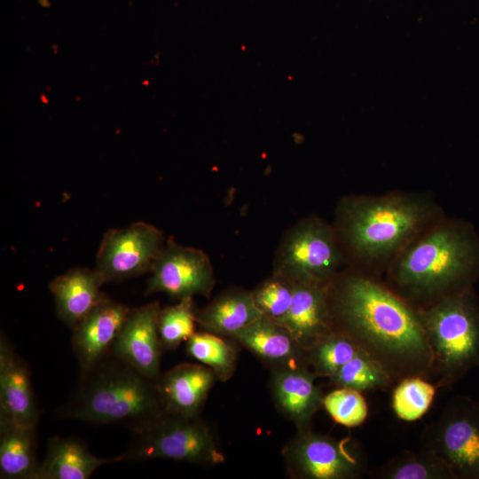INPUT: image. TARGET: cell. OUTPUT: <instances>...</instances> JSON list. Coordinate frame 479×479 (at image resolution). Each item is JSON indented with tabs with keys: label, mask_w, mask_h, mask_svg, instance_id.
<instances>
[{
	"label": "cell",
	"mask_w": 479,
	"mask_h": 479,
	"mask_svg": "<svg viewBox=\"0 0 479 479\" xmlns=\"http://www.w3.org/2000/svg\"><path fill=\"white\" fill-rule=\"evenodd\" d=\"M159 302L130 309L111 353L146 377L161 376L162 347L158 333Z\"/></svg>",
	"instance_id": "obj_12"
},
{
	"label": "cell",
	"mask_w": 479,
	"mask_h": 479,
	"mask_svg": "<svg viewBox=\"0 0 479 479\" xmlns=\"http://www.w3.org/2000/svg\"><path fill=\"white\" fill-rule=\"evenodd\" d=\"M123 460L168 459L200 466L225 461L210 427L200 416L163 412L144 429L132 433Z\"/></svg>",
	"instance_id": "obj_7"
},
{
	"label": "cell",
	"mask_w": 479,
	"mask_h": 479,
	"mask_svg": "<svg viewBox=\"0 0 479 479\" xmlns=\"http://www.w3.org/2000/svg\"><path fill=\"white\" fill-rule=\"evenodd\" d=\"M283 457L288 475L298 479H355L367 468L365 456L353 439H337L310 428L297 430Z\"/></svg>",
	"instance_id": "obj_9"
},
{
	"label": "cell",
	"mask_w": 479,
	"mask_h": 479,
	"mask_svg": "<svg viewBox=\"0 0 479 479\" xmlns=\"http://www.w3.org/2000/svg\"><path fill=\"white\" fill-rule=\"evenodd\" d=\"M147 280L145 295L165 293L179 300L195 295L209 297L216 278L212 263L201 249L169 239L158 254Z\"/></svg>",
	"instance_id": "obj_11"
},
{
	"label": "cell",
	"mask_w": 479,
	"mask_h": 479,
	"mask_svg": "<svg viewBox=\"0 0 479 479\" xmlns=\"http://www.w3.org/2000/svg\"><path fill=\"white\" fill-rule=\"evenodd\" d=\"M233 341L208 331L195 333L185 342V350L224 382L233 376L238 365L239 349Z\"/></svg>",
	"instance_id": "obj_23"
},
{
	"label": "cell",
	"mask_w": 479,
	"mask_h": 479,
	"mask_svg": "<svg viewBox=\"0 0 479 479\" xmlns=\"http://www.w3.org/2000/svg\"><path fill=\"white\" fill-rule=\"evenodd\" d=\"M36 427H27L0 418V476L4 479H35Z\"/></svg>",
	"instance_id": "obj_22"
},
{
	"label": "cell",
	"mask_w": 479,
	"mask_h": 479,
	"mask_svg": "<svg viewBox=\"0 0 479 479\" xmlns=\"http://www.w3.org/2000/svg\"><path fill=\"white\" fill-rule=\"evenodd\" d=\"M122 460V454L98 458L77 438L54 436L35 479H88L100 466Z\"/></svg>",
	"instance_id": "obj_21"
},
{
	"label": "cell",
	"mask_w": 479,
	"mask_h": 479,
	"mask_svg": "<svg viewBox=\"0 0 479 479\" xmlns=\"http://www.w3.org/2000/svg\"><path fill=\"white\" fill-rule=\"evenodd\" d=\"M95 270L72 268L49 284L59 318L73 328L108 296Z\"/></svg>",
	"instance_id": "obj_19"
},
{
	"label": "cell",
	"mask_w": 479,
	"mask_h": 479,
	"mask_svg": "<svg viewBox=\"0 0 479 479\" xmlns=\"http://www.w3.org/2000/svg\"><path fill=\"white\" fill-rule=\"evenodd\" d=\"M196 310L192 298H185L171 306L161 308L158 333L163 350L176 349L196 332Z\"/></svg>",
	"instance_id": "obj_27"
},
{
	"label": "cell",
	"mask_w": 479,
	"mask_h": 479,
	"mask_svg": "<svg viewBox=\"0 0 479 479\" xmlns=\"http://www.w3.org/2000/svg\"><path fill=\"white\" fill-rule=\"evenodd\" d=\"M421 444L448 467L453 479H479V401L451 399L424 429Z\"/></svg>",
	"instance_id": "obj_8"
},
{
	"label": "cell",
	"mask_w": 479,
	"mask_h": 479,
	"mask_svg": "<svg viewBox=\"0 0 479 479\" xmlns=\"http://www.w3.org/2000/svg\"><path fill=\"white\" fill-rule=\"evenodd\" d=\"M262 316L252 291L238 287L223 292L196 310L197 324L204 331L231 339Z\"/></svg>",
	"instance_id": "obj_20"
},
{
	"label": "cell",
	"mask_w": 479,
	"mask_h": 479,
	"mask_svg": "<svg viewBox=\"0 0 479 479\" xmlns=\"http://www.w3.org/2000/svg\"><path fill=\"white\" fill-rule=\"evenodd\" d=\"M130 310L108 297L72 328V348L80 373L111 353Z\"/></svg>",
	"instance_id": "obj_13"
},
{
	"label": "cell",
	"mask_w": 479,
	"mask_h": 479,
	"mask_svg": "<svg viewBox=\"0 0 479 479\" xmlns=\"http://www.w3.org/2000/svg\"><path fill=\"white\" fill-rule=\"evenodd\" d=\"M255 302L263 316L282 325L293 298L294 283L280 275H272L253 291Z\"/></svg>",
	"instance_id": "obj_29"
},
{
	"label": "cell",
	"mask_w": 479,
	"mask_h": 479,
	"mask_svg": "<svg viewBox=\"0 0 479 479\" xmlns=\"http://www.w3.org/2000/svg\"><path fill=\"white\" fill-rule=\"evenodd\" d=\"M443 216L427 192L352 194L338 201L333 226L348 261L366 269L387 268L406 244Z\"/></svg>",
	"instance_id": "obj_3"
},
{
	"label": "cell",
	"mask_w": 479,
	"mask_h": 479,
	"mask_svg": "<svg viewBox=\"0 0 479 479\" xmlns=\"http://www.w3.org/2000/svg\"><path fill=\"white\" fill-rule=\"evenodd\" d=\"M164 244L163 232L145 222L108 230L99 244L94 270L103 284L150 272Z\"/></svg>",
	"instance_id": "obj_10"
},
{
	"label": "cell",
	"mask_w": 479,
	"mask_h": 479,
	"mask_svg": "<svg viewBox=\"0 0 479 479\" xmlns=\"http://www.w3.org/2000/svg\"><path fill=\"white\" fill-rule=\"evenodd\" d=\"M436 390V385L420 376L399 381L392 395V407L396 415L406 421L420 419L431 405Z\"/></svg>",
	"instance_id": "obj_28"
},
{
	"label": "cell",
	"mask_w": 479,
	"mask_h": 479,
	"mask_svg": "<svg viewBox=\"0 0 479 479\" xmlns=\"http://www.w3.org/2000/svg\"><path fill=\"white\" fill-rule=\"evenodd\" d=\"M328 291L334 329L351 338L394 381L432 373V353L409 302L354 271H342Z\"/></svg>",
	"instance_id": "obj_1"
},
{
	"label": "cell",
	"mask_w": 479,
	"mask_h": 479,
	"mask_svg": "<svg viewBox=\"0 0 479 479\" xmlns=\"http://www.w3.org/2000/svg\"><path fill=\"white\" fill-rule=\"evenodd\" d=\"M163 412L156 381L110 353L80 373L75 389L56 414L90 424H118L135 433Z\"/></svg>",
	"instance_id": "obj_4"
},
{
	"label": "cell",
	"mask_w": 479,
	"mask_h": 479,
	"mask_svg": "<svg viewBox=\"0 0 479 479\" xmlns=\"http://www.w3.org/2000/svg\"><path fill=\"white\" fill-rule=\"evenodd\" d=\"M360 351L351 338L334 330L305 349V356L317 377L330 378Z\"/></svg>",
	"instance_id": "obj_25"
},
{
	"label": "cell",
	"mask_w": 479,
	"mask_h": 479,
	"mask_svg": "<svg viewBox=\"0 0 479 479\" xmlns=\"http://www.w3.org/2000/svg\"><path fill=\"white\" fill-rule=\"evenodd\" d=\"M216 380L213 370L202 364H180L161 374L156 386L164 412L200 416Z\"/></svg>",
	"instance_id": "obj_16"
},
{
	"label": "cell",
	"mask_w": 479,
	"mask_h": 479,
	"mask_svg": "<svg viewBox=\"0 0 479 479\" xmlns=\"http://www.w3.org/2000/svg\"><path fill=\"white\" fill-rule=\"evenodd\" d=\"M323 406L337 423L345 427L361 425L368 415L367 404L360 391L337 388L324 396Z\"/></svg>",
	"instance_id": "obj_30"
},
{
	"label": "cell",
	"mask_w": 479,
	"mask_h": 479,
	"mask_svg": "<svg viewBox=\"0 0 479 479\" xmlns=\"http://www.w3.org/2000/svg\"><path fill=\"white\" fill-rule=\"evenodd\" d=\"M347 262L334 226L310 216L284 234L276 250L273 273L293 283L330 286Z\"/></svg>",
	"instance_id": "obj_6"
},
{
	"label": "cell",
	"mask_w": 479,
	"mask_h": 479,
	"mask_svg": "<svg viewBox=\"0 0 479 479\" xmlns=\"http://www.w3.org/2000/svg\"><path fill=\"white\" fill-rule=\"evenodd\" d=\"M316 377L310 367L271 370L270 388L275 406L297 430L310 428L313 416L323 406Z\"/></svg>",
	"instance_id": "obj_15"
},
{
	"label": "cell",
	"mask_w": 479,
	"mask_h": 479,
	"mask_svg": "<svg viewBox=\"0 0 479 479\" xmlns=\"http://www.w3.org/2000/svg\"><path fill=\"white\" fill-rule=\"evenodd\" d=\"M328 289L329 286L294 283L292 302L281 326L304 350L334 331Z\"/></svg>",
	"instance_id": "obj_17"
},
{
	"label": "cell",
	"mask_w": 479,
	"mask_h": 479,
	"mask_svg": "<svg viewBox=\"0 0 479 479\" xmlns=\"http://www.w3.org/2000/svg\"><path fill=\"white\" fill-rule=\"evenodd\" d=\"M330 381L337 388L357 391L384 389L394 382L390 374L365 351H360L342 365Z\"/></svg>",
	"instance_id": "obj_26"
},
{
	"label": "cell",
	"mask_w": 479,
	"mask_h": 479,
	"mask_svg": "<svg viewBox=\"0 0 479 479\" xmlns=\"http://www.w3.org/2000/svg\"><path fill=\"white\" fill-rule=\"evenodd\" d=\"M415 309L432 353L436 386H452L479 368V302L474 287Z\"/></svg>",
	"instance_id": "obj_5"
},
{
	"label": "cell",
	"mask_w": 479,
	"mask_h": 479,
	"mask_svg": "<svg viewBox=\"0 0 479 479\" xmlns=\"http://www.w3.org/2000/svg\"><path fill=\"white\" fill-rule=\"evenodd\" d=\"M390 288L414 307L474 287L479 279V235L475 226L443 216L387 266Z\"/></svg>",
	"instance_id": "obj_2"
},
{
	"label": "cell",
	"mask_w": 479,
	"mask_h": 479,
	"mask_svg": "<svg viewBox=\"0 0 479 479\" xmlns=\"http://www.w3.org/2000/svg\"><path fill=\"white\" fill-rule=\"evenodd\" d=\"M382 479H453L448 467L435 454L420 448L404 451L370 473Z\"/></svg>",
	"instance_id": "obj_24"
},
{
	"label": "cell",
	"mask_w": 479,
	"mask_h": 479,
	"mask_svg": "<svg viewBox=\"0 0 479 479\" xmlns=\"http://www.w3.org/2000/svg\"><path fill=\"white\" fill-rule=\"evenodd\" d=\"M0 418L27 427H36L40 418L29 367L3 334L0 341Z\"/></svg>",
	"instance_id": "obj_14"
},
{
	"label": "cell",
	"mask_w": 479,
	"mask_h": 479,
	"mask_svg": "<svg viewBox=\"0 0 479 479\" xmlns=\"http://www.w3.org/2000/svg\"><path fill=\"white\" fill-rule=\"evenodd\" d=\"M232 339L271 370L309 367L305 350L288 330L264 316L241 330Z\"/></svg>",
	"instance_id": "obj_18"
}]
</instances>
